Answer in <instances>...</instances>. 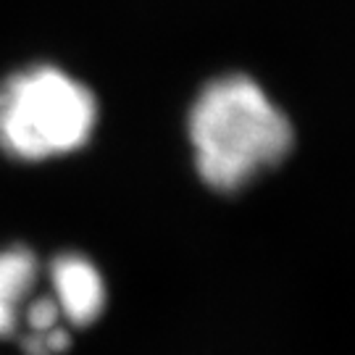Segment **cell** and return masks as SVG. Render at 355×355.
<instances>
[{
  "mask_svg": "<svg viewBox=\"0 0 355 355\" xmlns=\"http://www.w3.org/2000/svg\"><path fill=\"white\" fill-rule=\"evenodd\" d=\"M95 124V95L55 66H32L0 82V148L19 161L79 150Z\"/></svg>",
  "mask_w": 355,
  "mask_h": 355,
  "instance_id": "7a4b0ae2",
  "label": "cell"
},
{
  "mask_svg": "<svg viewBox=\"0 0 355 355\" xmlns=\"http://www.w3.org/2000/svg\"><path fill=\"white\" fill-rule=\"evenodd\" d=\"M53 300L71 327H89L105 308V282L85 255L66 253L51 263Z\"/></svg>",
  "mask_w": 355,
  "mask_h": 355,
  "instance_id": "3957f363",
  "label": "cell"
},
{
  "mask_svg": "<svg viewBox=\"0 0 355 355\" xmlns=\"http://www.w3.org/2000/svg\"><path fill=\"white\" fill-rule=\"evenodd\" d=\"M24 321L29 327V334H45V331L58 327L61 313H58V305H55L53 297H37L35 303L26 305Z\"/></svg>",
  "mask_w": 355,
  "mask_h": 355,
  "instance_id": "5b68a950",
  "label": "cell"
},
{
  "mask_svg": "<svg viewBox=\"0 0 355 355\" xmlns=\"http://www.w3.org/2000/svg\"><path fill=\"white\" fill-rule=\"evenodd\" d=\"M37 279V258L26 248L0 253V337H11Z\"/></svg>",
  "mask_w": 355,
  "mask_h": 355,
  "instance_id": "277c9868",
  "label": "cell"
},
{
  "mask_svg": "<svg viewBox=\"0 0 355 355\" xmlns=\"http://www.w3.org/2000/svg\"><path fill=\"white\" fill-rule=\"evenodd\" d=\"M187 129L195 168L216 192L242 190L279 166L295 142L290 119L245 74L208 82L192 103Z\"/></svg>",
  "mask_w": 355,
  "mask_h": 355,
  "instance_id": "6da1fadb",
  "label": "cell"
}]
</instances>
